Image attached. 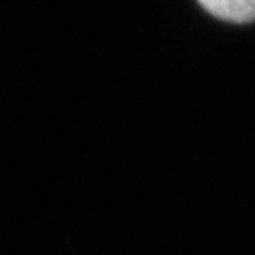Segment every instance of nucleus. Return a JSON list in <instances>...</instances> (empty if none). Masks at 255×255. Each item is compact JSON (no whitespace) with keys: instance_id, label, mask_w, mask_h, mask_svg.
I'll return each instance as SVG.
<instances>
[{"instance_id":"1","label":"nucleus","mask_w":255,"mask_h":255,"mask_svg":"<svg viewBox=\"0 0 255 255\" xmlns=\"http://www.w3.org/2000/svg\"><path fill=\"white\" fill-rule=\"evenodd\" d=\"M204 11L232 23L255 21V0H198Z\"/></svg>"}]
</instances>
